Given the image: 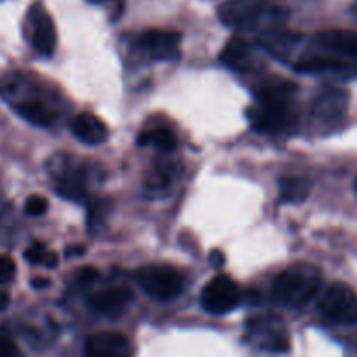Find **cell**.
<instances>
[{
    "label": "cell",
    "mask_w": 357,
    "mask_h": 357,
    "mask_svg": "<svg viewBox=\"0 0 357 357\" xmlns=\"http://www.w3.org/2000/svg\"><path fill=\"white\" fill-rule=\"evenodd\" d=\"M202 309L215 316L232 312L241 303V288L229 275H216L204 286L201 295Z\"/></svg>",
    "instance_id": "8992f818"
},
{
    "label": "cell",
    "mask_w": 357,
    "mask_h": 357,
    "mask_svg": "<svg viewBox=\"0 0 357 357\" xmlns=\"http://www.w3.org/2000/svg\"><path fill=\"white\" fill-rule=\"evenodd\" d=\"M7 303H9V295L3 291H0V310H3L7 307Z\"/></svg>",
    "instance_id": "4dcf8cb0"
},
{
    "label": "cell",
    "mask_w": 357,
    "mask_h": 357,
    "mask_svg": "<svg viewBox=\"0 0 357 357\" xmlns=\"http://www.w3.org/2000/svg\"><path fill=\"white\" fill-rule=\"evenodd\" d=\"M351 13H352V16H354L356 20H357V0H356L354 3H352V7H351Z\"/></svg>",
    "instance_id": "1f68e13d"
},
{
    "label": "cell",
    "mask_w": 357,
    "mask_h": 357,
    "mask_svg": "<svg viewBox=\"0 0 357 357\" xmlns=\"http://www.w3.org/2000/svg\"><path fill=\"white\" fill-rule=\"evenodd\" d=\"M295 70L300 73H309V75H333L340 79L357 77V63L337 58V56H307L295 61Z\"/></svg>",
    "instance_id": "9c48e42d"
},
{
    "label": "cell",
    "mask_w": 357,
    "mask_h": 357,
    "mask_svg": "<svg viewBox=\"0 0 357 357\" xmlns=\"http://www.w3.org/2000/svg\"><path fill=\"white\" fill-rule=\"evenodd\" d=\"M310 181L303 176H284L279 181V197L282 202L300 204L310 195Z\"/></svg>",
    "instance_id": "ac0fdd59"
},
{
    "label": "cell",
    "mask_w": 357,
    "mask_h": 357,
    "mask_svg": "<svg viewBox=\"0 0 357 357\" xmlns=\"http://www.w3.org/2000/svg\"><path fill=\"white\" fill-rule=\"evenodd\" d=\"M223 23L239 33H255L282 26L289 13L284 7L268 0H225L218 7Z\"/></svg>",
    "instance_id": "7a4b0ae2"
},
{
    "label": "cell",
    "mask_w": 357,
    "mask_h": 357,
    "mask_svg": "<svg viewBox=\"0 0 357 357\" xmlns=\"http://www.w3.org/2000/svg\"><path fill=\"white\" fill-rule=\"evenodd\" d=\"M139 288L159 302H167L181 295L185 279L176 268L169 265H146L135 274Z\"/></svg>",
    "instance_id": "277c9868"
},
{
    "label": "cell",
    "mask_w": 357,
    "mask_h": 357,
    "mask_svg": "<svg viewBox=\"0 0 357 357\" xmlns=\"http://www.w3.org/2000/svg\"><path fill=\"white\" fill-rule=\"evenodd\" d=\"M132 300H135V293L131 289L126 286H114V288L101 289V291L91 295L87 302L96 312L108 317H117L128 310Z\"/></svg>",
    "instance_id": "4fadbf2b"
},
{
    "label": "cell",
    "mask_w": 357,
    "mask_h": 357,
    "mask_svg": "<svg viewBox=\"0 0 357 357\" xmlns=\"http://www.w3.org/2000/svg\"><path fill=\"white\" fill-rule=\"evenodd\" d=\"M86 357H135V349L126 335L101 331L86 340Z\"/></svg>",
    "instance_id": "8fae6325"
},
{
    "label": "cell",
    "mask_w": 357,
    "mask_h": 357,
    "mask_svg": "<svg viewBox=\"0 0 357 357\" xmlns=\"http://www.w3.org/2000/svg\"><path fill=\"white\" fill-rule=\"evenodd\" d=\"M17 112H20L21 117L26 119L28 122H31V124L35 126H42V128L51 124L52 119H54L52 117V112L49 110L44 103L35 100L23 101V103L17 105Z\"/></svg>",
    "instance_id": "44dd1931"
},
{
    "label": "cell",
    "mask_w": 357,
    "mask_h": 357,
    "mask_svg": "<svg viewBox=\"0 0 357 357\" xmlns=\"http://www.w3.org/2000/svg\"><path fill=\"white\" fill-rule=\"evenodd\" d=\"M258 42H260L261 47L267 52H271L272 56L282 59V61H289V56H291L296 44L300 42V35L284 30L282 26H278L261 31L260 40Z\"/></svg>",
    "instance_id": "2e32d148"
},
{
    "label": "cell",
    "mask_w": 357,
    "mask_h": 357,
    "mask_svg": "<svg viewBox=\"0 0 357 357\" xmlns=\"http://www.w3.org/2000/svg\"><path fill=\"white\" fill-rule=\"evenodd\" d=\"M16 275V264L7 255H0V284H7Z\"/></svg>",
    "instance_id": "d4e9b609"
},
{
    "label": "cell",
    "mask_w": 357,
    "mask_h": 357,
    "mask_svg": "<svg viewBox=\"0 0 357 357\" xmlns=\"http://www.w3.org/2000/svg\"><path fill=\"white\" fill-rule=\"evenodd\" d=\"M349 91L338 86H324L312 100V115L321 122L335 124L344 121L349 110Z\"/></svg>",
    "instance_id": "52a82bcc"
},
{
    "label": "cell",
    "mask_w": 357,
    "mask_h": 357,
    "mask_svg": "<svg viewBox=\"0 0 357 357\" xmlns=\"http://www.w3.org/2000/svg\"><path fill=\"white\" fill-rule=\"evenodd\" d=\"M30 23V40L35 51L42 56H51L56 49L54 21L42 3H35L28 13Z\"/></svg>",
    "instance_id": "30bf717a"
},
{
    "label": "cell",
    "mask_w": 357,
    "mask_h": 357,
    "mask_svg": "<svg viewBox=\"0 0 357 357\" xmlns=\"http://www.w3.org/2000/svg\"><path fill=\"white\" fill-rule=\"evenodd\" d=\"M316 44L323 51L345 58L357 59V31L356 30H324L316 35Z\"/></svg>",
    "instance_id": "5bb4252c"
},
{
    "label": "cell",
    "mask_w": 357,
    "mask_h": 357,
    "mask_svg": "<svg viewBox=\"0 0 357 357\" xmlns=\"http://www.w3.org/2000/svg\"><path fill=\"white\" fill-rule=\"evenodd\" d=\"M138 143L142 146H155V149L162 150V152H171V150L176 149L178 139L171 129L153 128L142 132L138 138Z\"/></svg>",
    "instance_id": "ffe728a7"
},
{
    "label": "cell",
    "mask_w": 357,
    "mask_h": 357,
    "mask_svg": "<svg viewBox=\"0 0 357 357\" xmlns=\"http://www.w3.org/2000/svg\"><path fill=\"white\" fill-rule=\"evenodd\" d=\"M220 61L229 66L230 70L248 72L255 63L253 45L241 35H234L223 47L222 54H220Z\"/></svg>",
    "instance_id": "9a60e30c"
},
{
    "label": "cell",
    "mask_w": 357,
    "mask_h": 357,
    "mask_svg": "<svg viewBox=\"0 0 357 357\" xmlns=\"http://www.w3.org/2000/svg\"><path fill=\"white\" fill-rule=\"evenodd\" d=\"M56 190L61 197L68 199L73 202H82L87 197V187H86V174L82 171H72L66 173L65 176L59 180L56 185Z\"/></svg>",
    "instance_id": "d6986e66"
},
{
    "label": "cell",
    "mask_w": 357,
    "mask_h": 357,
    "mask_svg": "<svg viewBox=\"0 0 357 357\" xmlns=\"http://www.w3.org/2000/svg\"><path fill=\"white\" fill-rule=\"evenodd\" d=\"M108 213V201L105 199H98V201L91 202L89 211H87V225L89 229H96L103 223L105 216Z\"/></svg>",
    "instance_id": "603a6c76"
},
{
    "label": "cell",
    "mask_w": 357,
    "mask_h": 357,
    "mask_svg": "<svg viewBox=\"0 0 357 357\" xmlns=\"http://www.w3.org/2000/svg\"><path fill=\"white\" fill-rule=\"evenodd\" d=\"M251 337L258 342L264 351L286 352L289 349V338L284 326L278 317L258 316L248 323Z\"/></svg>",
    "instance_id": "ba28073f"
},
{
    "label": "cell",
    "mask_w": 357,
    "mask_h": 357,
    "mask_svg": "<svg viewBox=\"0 0 357 357\" xmlns=\"http://www.w3.org/2000/svg\"><path fill=\"white\" fill-rule=\"evenodd\" d=\"M209 261H211V265L215 268H222L223 265H225V255L218 250L211 251V253H209Z\"/></svg>",
    "instance_id": "83f0119b"
},
{
    "label": "cell",
    "mask_w": 357,
    "mask_h": 357,
    "mask_svg": "<svg viewBox=\"0 0 357 357\" xmlns=\"http://www.w3.org/2000/svg\"><path fill=\"white\" fill-rule=\"evenodd\" d=\"M139 44L153 59L171 61L180 56V33L173 30H146L139 37Z\"/></svg>",
    "instance_id": "7c38bea8"
},
{
    "label": "cell",
    "mask_w": 357,
    "mask_h": 357,
    "mask_svg": "<svg viewBox=\"0 0 357 357\" xmlns=\"http://www.w3.org/2000/svg\"><path fill=\"white\" fill-rule=\"evenodd\" d=\"M70 129L79 142L86 145H100L107 142L108 128L98 115L79 114L70 122Z\"/></svg>",
    "instance_id": "e0dca14e"
},
{
    "label": "cell",
    "mask_w": 357,
    "mask_h": 357,
    "mask_svg": "<svg viewBox=\"0 0 357 357\" xmlns=\"http://www.w3.org/2000/svg\"><path fill=\"white\" fill-rule=\"evenodd\" d=\"M84 246H70L65 250V257L66 258H73V257H80V255H84Z\"/></svg>",
    "instance_id": "f1b7e54d"
},
{
    "label": "cell",
    "mask_w": 357,
    "mask_h": 357,
    "mask_svg": "<svg viewBox=\"0 0 357 357\" xmlns=\"http://www.w3.org/2000/svg\"><path fill=\"white\" fill-rule=\"evenodd\" d=\"M0 357H20L14 342L6 335H0Z\"/></svg>",
    "instance_id": "484cf974"
},
{
    "label": "cell",
    "mask_w": 357,
    "mask_h": 357,
    "mask_svg": "<svg viewBox=\"0 0 357 357\" xmlns=\"http://www.w3.org/2000/svg\"><path fill=\"white\" fill-rule=\"evenodd\" d=\"M98 278V271L94 267H84L77 272V281L82 282V284H89L94 279Z\"/></svg>",
    "instance_id": "4316f807"
},
{
    "label": "cell",
    "mask_w": 357,
    "mask_h": 357,
    "mask_svg": "<svg viewBox=\"0 0 357 357\" xmlns=\"http://www.w3.org/2000/svg\"><path fill=\"white\" fill-rule=\"evenodd\" d=\"M24 258H26L31 265H44V267L47 268H52L58 265V257H56L54 253H51V251L45 250L44 244L38 243H35L33 246H30L24 251Z\"/></svg>",
    "instance_id": "7402d4cb"
},
{
    "label": "cell",
    "mask_w": 357,
    "mask_h": 357,
    "mask_svg": "<svg viewBox=\"0 0 357 357\" xmlns=\"http://www.w3.org/2000/svg\"><path fill=\"white\" fill-rule=\"evenodd\" d=\"M298 87L284 79L271 80L257 89V103L248 110V119L257 131L267 135L291 132L298 124V110L293 94Z\"/></svg>",
    "instance_id": "6da1fadb"
},
{
    "label": "cell",
    "mask_w": 357,
    "mask_h": 357,
    "mask_svg": "<svg viewBox=\"0 0 357 357\" xmlns=\"http://www.w3.org/2000/svg\"><path fill=\"white\" fill-rule=\"evenodd\" d=\"M87 2H91V3H107V2H112V0H87Z\"/></svg>",
    "instance_id": "d6a6232c"
},
{
    "label": "cell",
    "mask_w": 357,
    "mask_h": 357,
    "mask_svg": "<svg viewBox=\"0 0 357 357\" xmlns=\"http://www.w3.org/2000/svg\"><path fill=\"white\" fill-rule=\"evenodd\" d=\"M323 284V274L319 267L309 261H298L286 268L274 282V296L282 305L298 307L307 305L319 293Z\"/></svg>",
    "instance_id": "3957f363"
},
{
    "label": "cell",
    "mask_w": 357,
    "mask_h": 357,
    "mask_svg": "<svg viewBox=\"0 0 357 357\" xmlns=\"http://www.w3.org/2000/svg\"><path fill=\"white\" fill-rule=\"evenodd\" d=\"M356 192H357V181H356Z\"/></svg>",
    "instance_id": "836d02e7"
},
{
    "label": "cell",
    "mask_w": 357,
    "mask_h": 357,
    "mask_svg": "<svg viewBox=\"0 0 357 357\" xmlns=\"http://www.w3.org/2000/svg\"><path fill=\"white\" fill-rule=\"evenodd\" d=\"M321 316L337 324L357 323V295L354 289L344 282L328 286L317 302Z\"/></svg>",
    "instance_id": "5b68a950"
},
{
    "label": "cell",
    "mask_w": 357,
    "mask_h": 357,
    "mask_svg": "<svg viewBox=\"0 0 357 357\" xmlns=\"http://www.w3.org/2000/svg\"><path fill=\"white\" fill-rule=\"evenodd\" d=\"M31 286H33L35 289H44L49 286V279H42V278H35L33 281H31Z\"/></svg>",
    "instance_id": "f546056e"
},
{
    "label": "cell",
    "mask_w": 357,
    "mask_h": 357,
    "mask_svg": "<svg viewBox=\"0 0 357 357\" xmlns=\"http://www.w3.org/2000/svg\"><path fill=\"white\" fill-rule=\"evenodd\" d=\"M49 211V201L42 195H30L24 202V213L28 216H42Z\"/></svg>",
    "instance_id": "cb8c5ba5"
}]
</instances>
